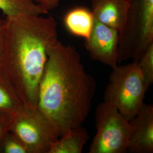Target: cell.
I'll use <instances>...</instances> for the list:
<instances>
[{
  "instance_id": "5bb4252c",
  "label": "cell",
  "mask_w": 153,
  "mask_h": 153,
  "mask_svg": "<svg viewBox=\"0 0 153 153\" xmlns=\"http://www.w3.org/2000/svg\"><path fill=\"white\" fill-rule=\"evenodd\" d=\"M137 62L149 88L153 83V43L145 51Z\"/></svg>"
},
{
  "instance_id": "52a82bcc",
  "label": "cell",
  "mask_w": 153,
  "mask_h": 153,
  "mask_svg": "<svg viewBox=\"0 0 153 153\" xmlns=\"http://www.w3.org/2000/svg\"><path fill=\"white\" fill-rule=\"evenodd\" d=\"M119 31L94 19L93 30L85 47L91 58L112 69L118 65Z\"/></svg>"
},
{
  "instance_id": "9a60e30c",
  "label": "cell",
  "mask_w": 153,
  "mask_h": 153,
  "mask_svg": "<svg viewBox=\"0 0 153 153\" xmlns=\"http://www.w3.org/2000/svg\"><path fill=\"white\" fill-rule=\"evenodd\" d=\"M1 153H28L25 146L13 134L7 131L0 142Z\"/></svg>"
},
{
  "instance_id": "ba28073f",
  "label": "cell",
  "mask_w": 153,
  "mask_h": 153,
  "mask_svg": "<svg viewBox=\"0 0 153 153\" xmlns=\"http://www.w3.org/2000/svg\"><path fill=\"white\" fill-rule=\"evenodd\" d=\"M131 131L128 152L131 153H153V106L143 103L130 120Z\"/></svg>"
},
{
  "instance_id": "4fadbf2b",
  "label": "cell",
  "mask_w": 153,
  "mask_h": 153,
  "mask_svg": "<svg viewBox=\"0 0 153 153\" xmlns=\"http://www.w3.org/2000/svg\"><path fill=\"white\" fill-rule=\"evenodd\" d=\"M0 10L6 17L21 14L42 16L48 13L33 0H0Z\"/></svg>"
},
{
  "instance_id": "5b68a950",
  "label": "cell",
  "mask_w": 153,
  "mask_h": 153,
  "mask_svg": "<svg viewBox=\"0 0 153 153\" xmlns=\"http://www.w3.org/2000/svg\"><path fill=\"white\" fill-rule=\"evenodd\" d=\"M97 132L89 153H124L128 152L131 131L130 121L115 107L105 102L95 110Z\"/></svg>"
},
{
  "instance_id": "9c48e42d",
  "label": "cell",
  "mask_w": 153,
  "mask_h": 153,
  "mask_svg": "<svg viewBox=\"0 0 153 153\" xmlns=\"http://www.w3.org/2000/svg\"><path fill=\"white\" fill-rule=\"evenodd\" d=\"M91 4L95 21L120 31L126 21L128 0H91Z\"/></svg>"
},
{
  "instance_id": "7a4b0ae2",
  "label": "cell",
  "mask_w": 153,
  "mask_h": 153,
  "mask_svg": "<svg viewBox=\"0 0 153 153\" xmlns=\"http://www.w3.org/2000/svg\"><path fill=\"white\" fill-rule=\"evenodd\" d=\"M5 47L0 65L23 105L36 108L49 48L58 40L52 16L21 14L4 19Z\"/></svg>"
},
{
  "instance_id": "ac0fdd59",
  "label": "cell",
  "mask_w": 153,
  "mask_h": 153,
  "mask_svg": "<svg viewBox=\"0 0 153 153\" xmlns=\"http://www.w3.org/2000/svg\"><path fill=\"white\" fill-rule=\"evenodd\" d=\"M5 47V29L4 19L0 17V65L2 59Z\"/></svg>"
},
{
  "instance_id": "8992f818",
  "label": "cell",
  "mask_w": 153,
  "mask_h": 153,
  "mask_svg": "<svg viewBox=\"0 0 153 153\" xmlns=\"http://www.w3.org/2000/svg\"><path fill=\"white\" fill-rule=\"evenodd\" d=\"M9 131L22 142L28 153H48L60 137L54 126L38 107L23 105L12 116Z\"/></svg>"
},
{
  "instance_id": "6da1fadb",
  "label": "cell",
  "mask_w": 153,
  "mask_h": 153,
  "mask_svg": "<svg viewBox=\"0 0 153 153\" xmlns=\"http://www.w3.org/2000/svg\"><path fill=\"white\" fill-rule=\"evenodd\" d=\"M97 82L86 71L75 47L58 41L48 52L37 107L60 137L82 126L91 109Z\"/></svg>"
},
{
  "instance_id": "7c38bea8",
  "label": "cell",
  "mask_w": 153,
  "mask_h": 153,
  "mask_svg": "<svg viewBox=\"0 0 153 153\" xmlns=\"http://www.w3.org/2000/svg\"><path fill=\"white\" fill-rule=\"evenodd\" d=\"M23 106L11 82L0 70V112L13 116Z\"/></svg>"
},
{
  "instance_id": "e0dca14e",
  "label": "cell",
  "mask_w": 153,
  "mask_h": 153,
  "mask_svg": "<svg viewBox=\"0 0 153 153\" xmlns=\"http://www.w3.org/2000/svg\"><path fill=\"white\" fill-rule=\"evenodd\" d=\"M60 1L61 0H37V3L48 13L59 5Z\"/></svg>"
},
{
  "instance_id": "3957f363",
  "label": "cell",
  "mask_w": 153,
  "mask_h": 153,
  "mask_svg": "<svg viewBox=\"0 0 153 153\" xmlns=\"http://www.w3.org/2000/svg\"><path fill=\"white\" fill-rule=\"evenodd\" d=\"M119 33L118 64L138 62L153 43V0H128L124 25Z\"/></svg>"
},
{
  "instance_id": "30bf717a",
  "label": "cell",
  "mask_w": 153,
  "mask_h": 153,
  "mask_svg": "<svg viewBox=\"0 0 153 153\" xmlns=\"http://www.w3.org/2000/svg\"><path fill=\"white\" fill-rule=\"evenodd\" d=\"M63 22L69 33L86 40L92 31L94 18L91 10L77 6L66 13Z\"/></svg>"
},
{
  "instance_id": "8fae6325",
  "label": "cell",
  "mask_w": 153,
  "mask_h": 153,
  "mask_svg": "<svg viewBox=\"0 0 153 153\" xmlns=\"http://www.w3.org/2000/svg\"><path fill=\"white\" fill-rule=\"evenodd\" d=\"M89 138L86 129L82 126L68 131L53 142L48 153H81Z\"/></svg>"
},
{
  "instance_id": "2e32d148",
  "label": "cell",
  "mask_w": 153,
  "mask_h": 153,
  "mask_svg": "<svg viewBox=\"0 0 153 153\" xmlns=\"http://www.w3.org/2000/svg\"><path fill=\"white\" fill-rule=\"evenodd\" d=\"M12 115L0 112V142L6 133L9 131Z\"/></svg>"
},
{
  "instance_id": "277c9868",
  "label": "cell",
  "mask_w": 153,
  "mask_h": 153,
  "mask_svg": "<svg viewBox=\"0 0 153 153\" xmlns=\"http://www.w3.org/2000/svg\"><path fill=\"white\" fill-rule=\"evenodd\" d=\"M148 87L137 62L112 69L104 94V102L131 120L141 108Z\"/></svg>"
},
{
  "instance_id": "d6986e66",
  "label": "cell",
  "mask_w": 153,
  "mask_h": 153,
  "mask_svg": "<svg viewBox=\"0 0 153 153\" xmlns=\"http://www.w3.org/2000/svg\"><path fill=\"white\" fill-rule=\"evenodd\" d=\"M33 1L34 2H36V3H37V0H33Z\"/></svg>"
}]
</instances>
